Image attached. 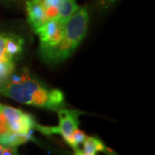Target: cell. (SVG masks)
Masks as SVG:
<instances>
[{
  "mask_svg": "<svg viewBox=\"0 0 155 155\" xmlns=\"http://www.w3.org/2000/svg\"><path fill=\"white\" fill-rule=\"evenodd\" d=\"M17 147L8 146L0 143V155L17 154Z\"/></svg>",
  "mask_w": 155,
  "mask_h": 155,
  "instance_id": "9",
  "label": "cell"
},
{
  "mask_svg": "<svg viewBox=\"0 0 155 155\" xmlns=\"http://www.w3.org/2000/svg\"><path fill=\"white\" fill-rule=\"evenodd\" d=\"M88 25L87 8H78L68 19L61 41L54 47L40 50L42 61L48 64H57L67 60L83 41L87 34Z\"/></svg>",
  "mask_w": 155,
  "mask_h": 155,
  "instance_id": "2",
  "label": "cell"
},
{
  "mask_svg": "<svg viewBox=\"0 0 155 155\" xmlns=\"http://www.w3.org/2000/svg\"><path fill=\"white\" fill-rule=\"evenodd\" d=\"M85 138H86L85 134L77 128L68 138L65 140V141L72 147L74 153H76L79 149V146L83 143Z\"/></svg>",
  "mask_w": 155,
  "mask_h": 155,
  "instance_id": "8",
  "label": "cell"
},
{
  "mask_svg": "<svg viewBox=\"0 0 155 155\" xmlns=\"http://www.w3.org/2000/svg\"><path fill=\"white\" fill-rule=\"evenodd\" d=\"M0 95L26 105L58 111L66 107L64 93L46 85L27 68L12 73L2 84Z\"/></svg>",
  "mask_w": 155,
  "mask_h": 155,
  "instance_id": "1",
  "label": "cell"
},
{
  "mask_svg": "<svg viewBox=\"0 0 155 155\" xmlns=\"http://www.w3.org/2000/svg\"><path fill=\"white\" fill-rule=\"evenodd\" d=\"M59 125L52 127V134H58L62 135L64 140L67 139L79 126V116L82 112L62 108L57 111Z\"/></svg>",
  "mask_w": 155,
  "mask_h": 155,
  "instance_id": "6",
  "label": "cell"
},
{
  "mask_svg": "<svg viewBox=\"0 0 155 155\" xmlns=\"http://www.w3.org/2000/svg\"><path fill=\"white\" fill-rule=\"evenodd\" d=\"M78 9L75 0H28L26 2L27 20L34 31L49 20L67 22Z\"/></svg>",
  "mask_w": 155,
  "mask_h": 155,
  "instance_id": "3",
  "label": "cell"
},
{
  "mask_svg": "<svg viewBox=\"0 0 155 155\" xmlns=\"http://www.w3.org/2000/svg\"><path fill=\"white\" fill-rule=\"evenodd\" d=\"M83 144V148L78 150L75 153L76 154L82 155H95L97 153H104L110 149L103 143V141L99 139L91 136H86L84 139Z\"/></svg>",
  "mask_w": 155,
  "mask_h": 155,
  "instance_id": "7",
  "label": "cell"
},
{
  "mask_svg": "<svg viewBox=\"0 0 155 155\" xmlns=\"http://www.w3.org/2000/svg\"><path fill=\"white\" fill-rule=\"evenodd\" d=\"M24 48V40L15 34L0 32V84L16 70Z\"/></svg>",
  "mask_w": 155,
  "mask_h": 155,
  "instance_id": "4",
  "label": "cell"
},
{
  "mask_svg": "<svg viewBox=\"0 0 155 155\" xmlns=\"http://www.w3.org/2000/svg\"><path fill=\"white\" fill-rule=\"evenodd\" d=\"M116 2L117 0H97V5L102 10H107Z\"/></svg>",
  "mask_w": 155,
  "mask_h": 155,
  "instance_id": "10",
  "label": "cell"
},
{
  "mask_svg": "<svg viewBox=\"0 0 155 155\" xmlns=\"http://www.w3.org/2000/svg\"><path fill=\"white\" fill-rule=\"evenodd\" d=\"M67 22L62 20H49L35 30L40 40V50L54 47L61 41Z\"/></svg>",
  "mask_w": 155,
  "mask_h": 155,
  "instance_id": "5",
  "label": "cell"
}]
</instances>
